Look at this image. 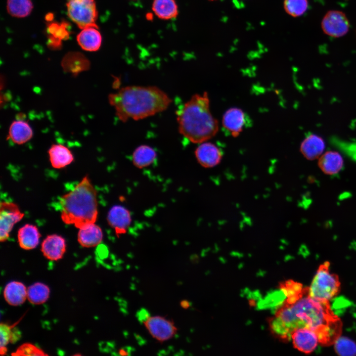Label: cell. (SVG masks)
Here are the masks:
<instances>
[{
	"instance_id": "16",
	"label": "cell",
	"mask_w": 356,
	"mask_h": 356,
	"mask_svg": "<svg viewBox=\"0 0 356 356\" xmlns=\"http://www.w3.org/2000/svg\"><path fill=\"white\" fill-rule=\"evenodd\" d=\"M97 28L89 27L84 28L78 35L77 40L79 45L85 50L95 51L100 48L102 37Z\"/></svg>"
},
{
	"instance_id": "6",
	"label": "cell",
	"mask_w": 356,
	"mask_h": 356,
	"mask_svg": "<svg viewBox=\"0 0 356 356\" xmlns=\"http://www.w3.org/2000/svg\"><path fill=\"white\" fill-rule=\"evenodd\" d=\"M67 8L69 17L80 28H98L95 23L97 11L94 0H69Z\"/></svg>"
},
{
	"instance_id": "9",
	"label": "cell",
	"mask_w": 356,
	"mask_h": 356,
	"mask_svg": "<svg viewBox=\"0 0 356 356\" xmlns=\"http://www.w3.org/2000/svg\"><path fill=\"white\" fill-rule=\"evenodd\" d=\"M24 214L15 203L2 201L0 206V241L7 240L14 224L19 222Z\"/></svg>"
},
{
	"instance_id": "21",
	"label": "cell",
	"mask_w": 356,
	"mask_h": 356,
	"mask_svg": "<svg viewBox=\"0 0 356 356\" xmlns=\"http://www.w3.org/2000/svg\"><path fill=\"white\" fill-rule=\"evenodd\" d=\"M17 237L21 248L31 250L38 245L41 234L36 226L26 224L18 230Z\"/></svg>"
},
{
	"instance_id": "5",
	"label": "cell",
	"mask_w": 356,
	"mask_h": 356,
	"mask_svg": "<svg viewBox=\"0 0 356 356\" xmlns=\"http://www.w3.org/2000/svg\"><path fill=\"white\" fill-rule=\"evenodd\" d=\"M330 265L328 261L319 265L309 287V295L317 300L329 301L340 291L339 276L330 272Z\"/></svg>"
},
{
	"instance_id": "1",
	"label": "cell",
	"mask_w": 356,
	"mask_h": 356,
	"mask_svg": "<svg viewBox=\"0 0 356 356\" xmlns=\"http://www.w3.org/2000/svg\"><path fill=\"white\" fill-rule=\"evenodd\" d=\"M342 325L329 301H320L311 297L309 287L296 302L283 304L269 321L271 332L281 340H290L295 330L307 327L316 333L319 344L322 346L334 344L341 336Z\"/></svg>"
},
{
	"instance_id": "20",
	"label": "cell",
	"mask_w": 356,
	"mask_h": 356,
	"mask_svg": "<svg viewBox=\"0 0 356 356\" xmlns=\"http://www.w3.org/2000/svg\"><path fill=\"white\" fill-rule=\"evenodd\" d=\"M318 165L325 174L333 175L341 170L344 165V161L338 152L328 151L321 155L318 161Z\"/></svg>"
},
{
	"instance_id": "17",
	"label": "cell",
	"mask_w": 356,
	"mask_h": 356,
	"mask_svg": "<svg viewBox=\"0 0 356 356\" xmlns=\"http://www.w3.org/2000/svg\"><path fill=\"white\" fill-rule=\"evenodd\" d=\"M4 298L10 305L18 306L23 304L27 298V289L19 281L8 283L3 290Z\"/></svg>"
},
{
	"instance_id": "28",
	"label": "cell",
	"mask_w": 356,
	"mask_h": 356,
	"mask_svg": "<svg viewBox=\"0 0 356 356\" xmlns=\"http://www.w3.org/2000/svg\"><path fill=\"white\" fill-rule=\"evenodd\" d=\"M18 322L19 321L11 325L5 323H0V353L1 356L5 355L7 351L6 345L9 342L16 341L20 337V334H16V331L14 332L13 330V328Z\"/></svg>"
},
{
	"instance_id": "33",
	"label": "cell",
	"mask_w": 356,
	"mask_h": 356,
	"mask_svg": "<svg viewBox=\"0 0 356 356\" xmlns=\"http://www.w3.org/2000/svg\"><path fill=\"white\" fill-rule=\"evenodd\" d=\"M67 28V25L64 22L61 24L52 23L48 25L47 31L51 36L62 40L69 37V32Z\"/></svg>"
},
{
	"instance_id": "26",
	"label": "cell",
	"mask_w": 356,
	"mask_h": 356,
	"mask_svg": "<svg viewBox=\"0 0 356 356\" xmlns=\"http://www.w3.org/2000/svg\"><path fill=\"white\" fill-rule=\"evenodd\" d=\"M50 290L48 286L42 282H36L27 288V299L34 305H41L48 299Z\"/></svg>"
},
{
	"instance_id": "19",
	"label": "cell",
	"mask_w": 356,
	"mask_h": 356,
	"mask_svg": "<svg viewBox=\"0 0 356 356\" xmlns=\"http://www.w3.org/2000/svg\"><path fill=\"white\" fill-rule=\"evenodd\" d=\"M103 239V232L101 228L95 223L79 229L78 241L84 247L89 248L99 245Z\"/></svg>"
},
{
	"instance_id": "36",
	"label": "cell",
	"mask_w": 356,
	"mask_h": 356,
	"mask_svg": "<svg viewBox=\"0 0 356 356\" xmlns=\"http://www.w3.org/2000/svg\"></svg>"
},
{
	"instance_id": "10",
	"label": "cell",
	"mask_w": 356,
	"mask_h": 356,
	"mask_svg": "<svg viewBox=\"0 0 356 356\" xmlns=\"http://www.w3.org/2000/svg\"><path fill=\"white\" fill-rule=\"evenodd\" d=\"M291 339L294 347L306 354L313 352L319 344L316 333L307 327L295 330L291 334Z\"/></svg>"
},
{
	"instance_id": "15",
	"label": "cell",
	"mask_w": 356,
	"mask_h": 356,
	"mask_svg": "<svg viewBox=\"0 0 356 356\" xmlns=\"http://www.w3.org/2000/svg\"><path fill=\"white\" fill-rule=\"evenodd\" d=\"M325 148L323 139L319 135L313 134H308L300 146V151L303 156L308 160H313L318 158Z\"/></svg>"
},
{
	"instance_id": "22",
	"label": "cell",
	"mask_w": 356,
	"mask_h": 356,
	"mask_svg": "<svg viewBox=\"0 0 356 356\" xmlns=\"http://www.w3.org/2000/svg\"><path fill=\"white\" fill-rule=\"evenodd\" d=\"M33 134L32 129L27 122L15 120L10 126L8 138L15 144H22L30 140Z\"/></svg>"
},
{
	"instance_id": "4",
	"label": "cell",
	"mask_w": 356,
	"mask_h": 356,
	"mask_svg": "<svg viewBox=\"0 0 356 356\" xmlns=\"http://www.w3.org/2000/svg\"><path fill=\"white\" fill-rule=\"evenodd\" d=\"M96 191L88 176L60 197L61 218L67 224L81 229L95 223L98 214Z\"/></svg>"
},
{
	"instance_id": "7",
	"label": "cell",
	"mask_w": 356,
	"mask_h": 356,
	"mask_svg": "<svg viewBox=\"0 0 356 356\" xmlns=\"http://www.w3.org/2000/svg\"><path fill=\"white\" fill-rule=\"evenodd\" d=\"M142 322L151 337L160 343L173 339L178 333L174 321L163 316H147Z\"/></svg>"
},
{
	"instance_id": "18",
	"label": "cell",
	"mask_w": 356,
	"mask_h": 356,
	"mask_svg": "<svg viewBox=\"0 0 356 356\" xmlns=\"http://www.w3.org/2000/svg\"><path fill=\"white\" fill-rule=\"evenodd\" d=\"M48 153L52 166L56 169L64 168L74 160L70 150L61 144H52L48 149Z\"/></svg>"
},
{
	"instance_id": "12",
	"label": "cell",
	"mask_w": 356,
	"mask_h": 356,
	"mask_svg": "<svg viewBox=\"0 0 356 356\" xmlns=\"http://www.w3.org/2000/svg\"><path fill=\"white\" fill-rule=\"evenodd\" d=\"M66 241L60 235H48L41 244V251L44 256L50 261H58L62 258L66 251Z\"/></svg>"
},
{
	"instance_id": "27",
	"label": "cell",
	"mask_w": 356,
	"mask_h": 356,
	"mask_svg": "<svg viewBox=\"0 0 356 356\" xmlns=\"http://www.w3.org/2000/svg\"><path fill=\"white\" fill-rule=\"evenodd\" d=\"M31 0H7V10L12 16L22 18L29 15L33 9Z\"/></svg>"
},
{
	"instance_id": "34",
	"label": "cell",
	"mask_w": 356,
	"mask_h": 356,
	"mask_svg": "<svg viewBox=\"0 0 356 356\" xmlns=\"http://www.w3.org/2000/svg\"><path fill=\"white\" fill-rule=\"evenodd\" d=\"M180 306L182 309H187L190 307V302L186 300H181L180 302Z\"/></svg>"
},
{
	"instance_id": "32",
	"label": "cell",
	"mask_w": 356,
	"mask_h": 356,
	"mask_svg": "<svg viewBox=\"0 0 356 356\" xmlns=\"http://www.w3.org/2000/svg\"><path fill=\"white\" fill-rule=\"evenodd\" d=\"M11 355L14 356H45L48 355L35 345L30 343H25L20 345Z\"/></svg>"
},
{
	"instance_id": "23",
	"label": "cell",
	"mask_w": 356,
	"mask_h": 356,
	"mask_svg": "<svg viewBox=\"0 0 356 356\" xmlns=\"http://www.w3.org/2000/svg\"><path fill=\"white\" fill-rule=\"evenodd\" d=\"M156 157L157 153L152 147L143 144L138 146L134 150L132 160L135 167L143 168L151 165Z\"/></svg>"
},
{
	"instance_id": "2",
	"label": "cell",
	"mask_w": 356,
	"mask_h": 356,
	"mask_svg": "<svg viewBox=\"0 0 356 356\" xmlns=\"http://www.w3.org/2000/svg\"><path fill=\"white\" fill-rule=\"evenodd\" d=\"M110 104L122 122L130 119L137 121L162 112L172 100L159 88L154 86H128L108 96Z\"/></svg>"
},
{
	"instance_id": "35",
	"label": "cell",
	"mask_w": 356,
	"mask_h": 356,
	"mask_svg": "<svg viewBox=\"0 0 356 356\" xmlns=\"http://www.w3.org/2000/svg\"><path fill=\"white\" fill-rule=\"evenodd\" d=\"M119 354L121 356H127L129 355L128 351L124 348L120 349Z\"/></svg>"
},
{
	"instance_id": "14",
	"label": "cell",
	"mask_w": 356,
	"mask_h": 356,
	"mask_svg": "<svg viewBox=\"0 0 356 356\" xmlns=\"http://www.w3.org/2000/svg\"><path fill=\"white\" fill-rule=\"evenodd\" d=\"M107 221L117 234L125 233L131 222L130 213L121 206H113L109 211Z\"/></svg>"
},
{
	"instance_id": "25",
	"label": "cell",
	"mask_w": 356,
	"mask_h": 356,
	"mask_svg": "<svg viewBox=\"0 0 356 356\" xmlns=\"http://www.w3.org/2000/svg\"><path fill=\"white\" fill-rule=\"evenodd\" d=\"M63 68L69 72L78 73L88 69L89 67V60L78 52L68 53L62 62Z\"/></svg>"
},
{
	"instance_id": "24",
	"label": "cell",
	"mask_w": 356,
	"mask_h": 356,
	"mask_svg": "<svg viewBox=\"0 0 356 356\" xmlns=\"http://www.w3.org/2000/svg\"><path fill=\"white\" fill-rule=\"evenodd\" d=\"M152 9L160 19L169 20L178 14V7L175 0H154Z\"/></svg>"
},
{
	"instance_id": "3",
	"label": "cell",
	"mask_w": 356,
	"mask_h": 356,
	"mask_svg": "<svg viewBox=\"0 0 356 356\" xmlns=\"http://www.w3.org/2000/svg\"><path fill=\"white\" fill-rule=\"evenodd\" d=\"M179 134L194 143H201L213 137L219 129L218 121L210 109L207 92L195 94L177 112Z\"/></svg>"
},
{
	"instance_id": "11",
	"label": "cell",
	"mask_w": 356,
	"mask_h": 356,
	"mask_svg": "<svg viewBox=\"0 0 356 356\" xmlns=\"http://www.w3.org/2000/svg\"><path fill=\"white\" fill-rule=\"evenodd\" d=\"M195 156L202 166L210 168L217 166L221 162L222 153L215 144L204 142L195 149Z\"/></svg>"
},
{
	"instance_id": "29",
	"label": "cell",
	"mask_w": 356,
	"mask_h": 356,
	"mask_svg": "<svg viewBox=\"0 0 356 356\" xmlns=\"http://www.w3.org/2000/svg\"><path fill=\"white\" fill-rule=\"evenodd\" d=\"M334 348L339 356H356V343L347 337L340 336L334 343Z\"/></svg>"
},
{
	"instance_id": "30",
	"label": "cell",
	"mask_w": 356,
	"mask_h": 356,
	"mask_svg": "<svg viewBox=\"0 0 356 356\" xmlns=\"http://www.w3.org/2000/svg\"><path fill=\"white\" fill-rule=\"evenodd\" d=\"M309 6L308 0H284L283 7L289 15L297 17L303 15Z\"/></svg>"
},
{
	"instance_id": "8",
	"label": "cell",
	"mask_w": 356,
	"mask_h": 356,
	"mask_svg": "<svg viewBox=\"0 0 356 356\" xmlns=\"http://www.w3.org/2000/svg\"><path fill=\"white\" fill-rule=\"evenodd\" d=\"M321 26L326 35L333 38H340L349 32L350 24L345 13L340 10H332L325 14L322 19Z\"/></svg>"
},
{
	"instance_id": "13",
	"label": "cell",
	"mask_w": 356,
	"mask_h": 356,
	"mask_svg": "<svg viewBox=\"0 0 356 356\" xmlns=\"http://www.w3.org/2000/svg\"><path fill=\"white\" fill-rule=\"evenodd\" d=\"M246 123L245 113L238 108H231L224 114L222 125L225 130L234 137L241 132Z\"/></svg>"
},
{
	"instance_id": "31",
	"label": "cell",
	"mask_w": 356,
	"mask_h": 356,
	"mask_svg": "<svg viewBox=\"0 0 356 356\" xmlns=\"http://www.w3.org/2000/svg\"><path fill=\"white\" fill-rule=\"evenodd\" d=\"M330 142L334 146L356 162V141H347L336 136H332L330 138Z\"/></svg>"
}]
</instances>
